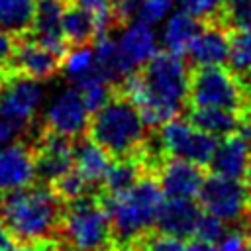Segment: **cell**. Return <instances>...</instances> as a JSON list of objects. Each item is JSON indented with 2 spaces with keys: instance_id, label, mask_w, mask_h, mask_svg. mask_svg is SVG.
Listing matches in <instances>:
<instances>
[{
  "instance_id": "obj_40",
  "label": "cell",
  "mask_w": 251,
  "mask_h": 251,
  "mask_svg": "<svg viewBox=\"0 0 251 251\" xmlns=\"http://www.w3.org/2000/svg\"><path fill=\"white\" fill-rule=\"evenodd\" d=\"M12 243H14V235L10 233V229L6 227L4 220L0 218V251H6Z\"/></svg>"
},
{
  "instance_id": "obj_11",
  "label": "cell",
  "mask_w": 251,
  "mask_h": 251,
  "mask_svg": "<svg viewBox=\"0 0 251 251\" xmlns=\"http://www.w3.org/2000/svg\"><path fill=\"white\" fill-rule=\"evenodd\" d=\"M61 57L49 51L47 47L39 45L35 39L24 35L14 39V51L4 69L27 75L37 80L51 78L61 69Z\"/></svg>"
},
{
  "instance_id": "obj_27",
  "label": "cell",
  "mask_w": 251,
  "mask_h": 251,
  "mask_svg": "<svg viewBox=\"0 0 251 251\" xmlns=\"http://www.w3.org/2000/svg\"><path fill=\"white\" fill-rule=\"evenodd\" d=\"M227 61L235 75H251V27L229 31Z\"/></svg>"
},
{
  "instance_id": "obj_33",
  "label": "cell",
  "mask_w": 251,
  "mask_h": 251,
  "mask_svg": "<svg viewBox=\"0 0 251 251\" xmlns=\"http://www.w3.org/2000/svg\"><path fill=\"white\" fill-rule=\"evenodd\" d=\"M224 233H226V222L216 218L214 214H208V212L202 210V214H200V218L196 222L194 233H192L194 239L210 243V245H216Z\"/></svg>"
},
{
  "instance_id": "obj_18",
  "label": "cell",
  "mask_w": 251,
  "mask_h": 251,
  "mask_svg": "<svg viewBox=\"0 0 251 251\" xmlns=\"http://www.w3.org/2000/svg\"><path fill=\"white\" fill-rule=\"evenodd\" d=\"M116 41H118L122 55L133 69H139L151 57H155L159 53V39H157L153 25H149L141 20L127 22Z\"/></svg>"
},
{
  "instance_id": "obj_32",
  "label": "cell",
  "mask_w": 251,
  "mask_h": 251,
  "mask_svg": "<svg viewBox=\"0 0 251 251\" xmlns=\"http://www.w3.org/2000/svg\"><path fill=\"white\" fill-rule=\"evenodd\" d=\"M73 4L80 6L82 10H86L96 25V35L106 33L110 29V25L114 24V16H112V0H71Z\"/></svg>"
},
{
  "instance_id": "obj_2",
  "label": "cell",
  "mask_w": 251,
  "mask_h": 251,
  "mask_svg": "<svg viewBox=\"0 0 251 251\" xmlns=\"http://www.w3.org/2000/svg\"><path fill=\"white\" fill-rule=\"evenodd\" d=\"M61 198L43 184L0 192V218L18 241H45L61 224Z\"/></svg>"
},
{
  "instance_id": "obj_7",
  "label": "cell",
  "mask_w": 251,
  "mask_h": 251,
  "mask_svg": "<svg viewBox=\"0 0 251 251\" xmlns=\"http://www.w3.org/2000/svg\"><path fill=\"white\" fill-rule=\"evenodd\" d=\"M45 90L37 78L0 69V114L18 129L24 131L35 118Z\"/></svg>"
},
{
  "instance_id": "obj_44",
  "label": "cell",
  "mask_w": 251,
  "mask_h": 251,
  "mask_svg": "<svg viewBox=\"0 0 251 251\" xmlns=\"http://www.w3.org/2000/svg\"><path fill=\"white\" fill-rule=\"evenodd\" d=\"M49 251H55V245H51V249H49ZM71 251H73V249H71Z\"/></svg>"
},
{
  "instance_id": "obj_25",
  "label": "cell",
  "mask_w": 251,
  "mask_h": 251,
  "mask_svg": "<svg viewBox=\"0 0 251 251\" xmlns=\"http://www.w3.org/2000/svg\"><path fill=\"white\" fill-rule=\"evenodd\" d=\"M61 25H63V35L69 45H84L96 37V25H94L92 16L80 6L73 4L71 0L65 6Z\"/></svg>"
},
{
  "instance_id": "obj_3",
  "label": "cell",
  "mask_w": 251,
  "mask_h": 251,
  "mask_svg": "<svg viewBox=\"0 0 251 251\" xmlns=\"http://www.w3.org/2000/svg\"><path fill=\"white\" fill-rule=\"evenodd\" d=\"M163 200L165 196L157 178L139 176L131 186L106 194L102 204L114 235L127 243L141 237L155 224Z\"/></svg>"
},
{
  "instance_id": "obj_6",
  "label": "cell",
  "mask_w": 251,
  "mask_h": 251,
  "mask_svg": "<svg viewBox=\"0 0 251 251\" xmlns=\"http://www.w3.org/2000/svg\"><path fill=\"white\" fill-rule=\"evenodd\" d=\"M188 102L192 108H226L239 112L245 104V94L233 71L222 65H206L190 73Z\"/></svg>"
},
{
  "instance_id": "obj_10",
  "label": "cell",
  "mask_w": 251,
  "mask_h": 251,
  "mask_svg": "<svg viewBox=\"0 0 251 251\" xmlns=\"http://www.w3.org/2000/svg\"><path fill=\"white\" fill-rule=\"evenodd\" d=\"M90 112L84 106V100L76 86L63 88L45 108L43 124L45 129L65 135L69 139L80 137L88 129Z\"/></svg>"
},
{
  "instance_id": "obj_43",
  "label": "cell",
  "mask_w": 251,
  "mask_h": 251,
  "mask_svg": "<svg viewBox=\"0 0 251 251\" xmlns=\"http://www.w3.org/2000/svg\"><path fill=\"white\" fill-rule=\"evenodd\" d=\"M247 176H249V184H251V169H249V173H247ZM251 196V194H249Z\"/></svg>"
},
{
  "instance_id": "obj_13",
  "label": "cell",
  "mask_w": 251,
  "mask_h": 251,
  "mask_svg": "<svg viewBox=\"0 0 251 251\" xmlns=\"http://www.w3.org/2000/svg\"><path fill=\"white\" fill-rule=\"evenodd\" d=\"M69 0H39L35 4V16L29 29V37L47 47L61 59L69 51V43L63 35V12Z\"/></svg>"
},
{
  "instance_id": "obj_26",
  "label": "cell",
  "mask_w": 251,
  "mask_h": 251,
  "mask_svg": "<svg viewBox=\"0 0 251 251\" xmlns=\"http://www.w3.org/2000/svg\"><path fill=\"white\" fill-rule=\"evenodd\" d=\"M73 86L78 88L82 100H84V106L88 108L90 114H94L104 102H108V98L112 96L110 92V86L112 82H108L94 67V71H90L86 76H82L78 82H75Z\"/></svg>"
},
{
  "instance_id": "obj_14",
  "label": "cell",
  "mask_w": 251,
  "mask_h": 251,
  "mask_svg": "<svg viewBox=\"0 0 251 251\" xmlns=\"http://www.w3.org/2000/svg\"><path fill=\"white\" fill-rule=\"evenodd\" d=\"M33 149L22 141L0 145V192L27 186L35 180Z\"/></svg>"
},
{
  "instance_id": "obj_23",
  "label": "cell",
  "mask_w": 251,
  "mask_h": 251,
  "mask_svg": "<svg viewBox=\"0 0 251 251\" xmlns=\"http://www.w3.org/2000/svg\"><path fill=\"white\" fill-rule=\"evenodd\" d=\"M190 122L214 137H224L237 131L241 118L237 112L226 108H192Z\"/></svg>"
},
{
  "instance_id": "obj_41",
  "label": "cell",
  "mask_w": 251,
  "mask_h": 251,
  "mask_svg": "<svg viewBox=\"0 0 251 251\" xmlns=\"http://www.w3.org/2000/svg\"><path fill=\"white\" fill-rule=\"evenodd\" d=\"M237 133L241 137H245L249 141V145H251V118H241L239 127H237Z\"/></svg>"
},
{
  "instance_id": "obj_38",
  "label": "cell",
  "mask_w": 251,
  "mask_h": 251,
  "mask_svg": "<svg viewBox=\"0 0 251 251\" xmlns=\"http://www.w3.org/2000/svg\"><path fill=\"white\" fill-rule=\"evenodd\" d=\"M12 51H14V37L6 29L0 27V69L6 67Z\"/></svg>"
},
{
  "instance_id": "obj_34",
  "label": "cell",
  "mask_w": 251,
  "mask_h": 251,
  "mask_svg": "<svg viewBox=\"0 0 251 251\" xmlns=\"http://www.w3.org/2000/svg\"><path fill=\"white\" fill-rule=\"evenodd\" d=\"M176 0H139V8H137V16L135 20H141L149 25L165 20Z\"/></svg>"
},
{
  "instance_id": "obj_8",
  "label": "cell",
  "mask_w": 251,
  "mask_h": 251,
  "mask_svg": "<svg viewBox=\"0 0 251 251\" xmlns=\"http://www.w3.org/2000/svg\"><path fill=\"white\" fill-rule=\"evenodd\" d=\"M157 141L169 157L184 159V161L204 167V165H210L218 137L202 131L190 120L173 118L161 124Z\"/></svg>"
},
{
  "instance_id": "obj_1",
  "label": "cell",
  "mask_w": 251,
  "mask_h": 251,
  "mask_svg": "<svg viewBox=\"0 0 251 251\" xmlns=\"http://www.w3.org/2000/svg\"><path fill=\"white\" fill-rule=\"evenodd\" d=\"M190 73L182 57L157 53L141 69L131 71L122 80V94L129 98L147 126H161L178 118L188 100Z\"/></svg>"
},
{
  "instance_id": "obj_24",
  "label": "cell",
  "mask_w": 251,
  "mask_h": 251,
  "mask_svg": "<svg viewBox=\"0 0 251 251\" xmlns=\"http://www.w3.org/2000/svg\"><path fill=\"white\" fill-rule=\"evenodd\" d=\"M35 16V0H0V27L14 39L29 33Z\"/></svg>"
},
{
  "instance_id": "obj_29",
  "label": "cell",
  "mask_w": 251,
  "mask_h": 251,
  "mask_svg": "<svg viewBox=\"0 0 251 251\" xmlns=\"http://www.w3.org/2000/svg\"><path fill=\"white\" fill-rule=\"evenodd\" d=\"M61 67L67 75V78L75 84L78 82L82 76H86L90 71H94V51L92 47H88V43L84 45H75V49L67 51Z\"/></svg>"
},
{
  "instance_id": "obj_4",
  "label": "cell",
  "mask_w": 251,
  "mask_h": 251,
  "mask_svg": "<svg viewBox=\"0 0 251 251\" xmlns=\"http://www.w3.org/2000/svg\"><path fill=\"white\" fill-rule=\"evenodd\" d=\"M90 137L102 145L112 157H127L137 153L145 141L147 124L135 104L120 96H110L88 122Z\"/></svg>"
},
{
  "instance_id": "obj_21",
  "label": "cell",
  "mask_w": 251,
  "mask_h": 251,
  "mask_svg": "<svg viewBox=\"0 0 251 251\" xmlns=\"http://www.w3.org/2000/svg\"><path fill=\"white\" fill-rule=\"evenodd\" d=\"M110 157L112 155L102 145H98L92 137L80 139L73 151V167L88 184H98L104 180L112 165Z\"/></svg>"
},
{
  "instance_id": "obj_17",
  "label": "cell",
  "mask_w": 251,
  "mask_h": 251,
  "mask_svg": "<svg viewBox=\"0 0 251 251\" xmlns=\"http://www.w3.org/2000/svg\"><path fill=\"white\" fill-rule=\"evenodd\" d=\"M210 165L216 175L229 178H243L251 169V145L237 131L224 135L216 143Z\"/></svg>"
},
{
  "instance_id": "obj_15",
  "label": "cell",
  "mask_w": 251,
  "mask_h": 251,
  "mask_svg": "<svg viewBox=\"0 0 251 251\" xmlns=\"http://www.w3.org/2000/svg\"><path fill=\"white\" fill-rule=\"evenodd\" d=\"M165 198H196L204 182L200 165L171 157L159 169L157 178Z\"/></svg>"
},
{
  "instance_id": "obj_37",
  "label": "cell",
  "mask_w": 251,
  "mask_h": 251,
  "mask_svg": "<svg viewBox=\"0 0 251 251\" xmlns=\"http://www.w3.org/2000/svg\"><path fill=\"white\" fill-rule=\"evenodd\" d=\"M139 0H112V16L116 24H127L135 20Z\"/></svg>"
},
{
  "instance_id": "obj_39",
  "label": "cell",
  "mask_w": 251,
  "mask_h": 251,
  "mask_svg": "<svg viewBox=\"0 0 251 251\" xmlns=\"http://www.w3.org/2000/svg\"><path fill=\"white\" fill-rule=\"evenodd\" d=\"M18 133V129L0 114V145H4V143H8V141H12L14 139V135Z\"/></svg>"
},
{
  "instance_id": "obj_31",
  "label": "cell",
  "mask_w": 251,
  "mask_h": 251,
  "mask_svg": "<svg viewBox=\"0 0 251 251\" xmlns=\"http://www.w3.org/2000/svg\"><path fill=\"white\" fill-rule=\"evenodd\" d=\"M53 184V190L57 192V196L61 200H75V198H80L86 194V188L90 186L76 171L75 167L69 169L65 175H61L57 180L51 182Z\"/></svg>"
},
{
  "instance_id": "obj_5",
  "label": "cell",
  "mask_w": 251,
  "mask_h": 251,
  "mask_svg": "<svg viewBox=\"0 0 251 251\" xmlns=\"http://www.w3.org/2000/svg\"><path fill=\"white\" fill-rule=\"evenodd\" d=\"M59 229L73 251H108L114 235L104 204L88 196L69 200Z\"/></svg>"
},
{
  "instance_id": "obj_20",
  "label": "cell",
  "mask_w": 251,
  "mask_h": 251,
  "mask_svg": "<svg viewBox=\"0 0 251 251\" xmlns=\"http://www.w3.org/2000/svg\"><path fill=\"white\" fill-rule=\"evenodd\" d=\"M202 25L204 24L198 16L180 8L165 20V25L161 31V45L165 47L167 53L184 57L190 41L194 39V35L200 31Z\"/></svg>"
},
{
  "instance_id": "obj_35",
  "label": "cell",
  "mask_w": 251,
  "mask_h": 251,
  "mask_svg": "<svg viewBox=\"0 0 251 251\" xmlns=\"http://www.w3.org/2000/svg\"><path fill=\"white\" fill-rule=\"evenodd\" d=\"M216 249L218 251H251V237L241 229H231V231L226 229V233L216 243Z\"/></svg>"
},
{
  "instance_id": "obj_12",
  "label": "cell",
  "mask_w": 251,
  "mask_h": 251,
  "mask_svg": "<svg viewBox=\"0 0 251 251\" xmlns=\"http://www.w3.org/2000/svg\"><path fill=\"white\" fill-rule=\"evenodd\" d=\"M31 149H33V159H35V173L47 182L57 180L61 175L73 169L75 145L65 135L43 129V133L39 135V139L35 141Z\"/></svg>"
},
{
  "instance_id": "obj_28",
  "label": "cell",
  "mask_w": 251,
  "mask_h": 251,
  "mask_svg": "<svg viewBox=\"0 0 251 251\" xmlns=\"http://www.w3.org/2000/svg\"><path fill=\"white\" fill-rule=\"evenodd\" d=\"M137 178H139V163L133 161L131 155H127V157H118V161L110 165L102 182L106 186V194H110L131 186Z\"/></svg>"
},
{
  "instance_id": "obj_19",
  "label": "cell",
  "mask_w": 251,
  "mask_h": 251,
  "mask_svg": "<svg viewBox=\"0 0 251 251\" xmlns=\"http://www.w3.org/2000/svg\"><path fill=\"white\" fill-rule=\"evenodd\" d=\"M200 214L202 208L194 202V198H165L159 208L155 226L163 233L186 239L194 233Z\"/></svg>"
},
{
  "instance_id": "obj_42",
  "label": "cell",
  "mask_w": 251,
  "mask_h": 251,
  "mask_svg": "<svg viewBox=\"0 0 251 251\" xmlns=\"http://www.w3.org/2000/svg\"><path fill=\"white\" fill-rule=\"evenodd\" d=\"M245 104L249 106V112H251V82H249V90H247V94H245Z\"/></svg>"
},
{
  "instance_id": "obj_30",
  "label": "cell",
  "mask_w": 251,
  "mask_h": 251,
  "mask_svg": "<svg viewBox=\"0 0 251 251\" xmlns=\"http://www.w3.org/2000/svg\"><path fill=\"white\" fill-rule=\"evenodd\" d=\"M218 12L227 29L251 27V0H222Z\"/></svg>"
},
{
  "instance_id": "obj_36",
  "label": "cell",
  "mask_w": 251,
  "mask_h": 251,
  "mask_svg": "<svg viewBox=\"0 0 251 251\" xmlns=\"http://www.w3.org/2000/svg\"><path fill=\"white\" fill-rule=\"evenodd\" d=\"M180 8L198 16V18H212L214 14H218L222 0H178Z\"/></svg>"
},
{
  "instance_id": "obj_22",
  "label": "cell",
  "mask_w": 251,
  "mask_h": 251,
  "mask_svg": "<svg viewBox=\"0 0 251 251\" xmlns=\"http://www.w3.org/2000/svg\"><path fill=\"white\" fill-rule=\"evenodd\" d=\"M94 67L96 71L108 80V82H118V80H124V76H127L131 71H135L127 61L126 57L122 55L120 47H118V41L106 33H100L94 37Z\"/></svg>"
},
{
  "instance_id": "obj_16",
  "label": "cell",
  "mask_w": 251,
  "mask_h": 251,
  "mask_svg": "<svg viewBox=\"0 0 251 251\" xmlns=\"http://www.w3.org/2000/svg\"><path fill=\"white\" fill-rule=\"evenodd\" d=\"M229 55V31L224 24L208 20L194 35L186 49V57L196 67L206 65H224Z\"/></svg>"
},
{
  "instance_id": "obj_9",
  "label": "cell",
  "mask_w": 251,
  "mask_h": 251,
  "mask_svg": "<svg viewBox=\"0 0 251 251\" xmlns=\"http://www.w3.org/2000/svg\"><path fill=\"white\" fill-rule=\"evenodd\" d=\"M200 200V208L216 218L227 222H237L245 216L249 208V190L241 182V178H229L222 175L204 176L200 192L196 196Z\"/></svg>"
}]
</instances>
